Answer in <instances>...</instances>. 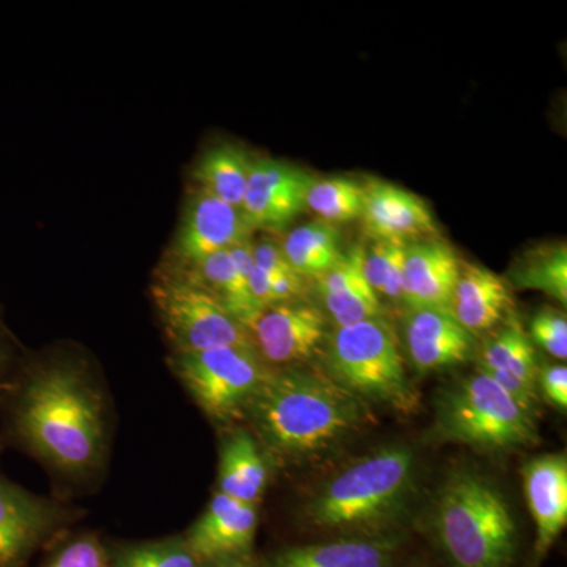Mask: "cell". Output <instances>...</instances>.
<instances>
[{
  "instance_id": "6da1fadb",
  "label": "cell",
  "mask_w": 567,
  "mask_h": 567,
  "mask_svg": "<svg viewBox=\"0 0 567 567\" xmlns=\"http://www.w3.org/2000/svg\"><path fill=\"white\" fill-rule=\"evenodd\" d=\"M246 412L264 446L295 462L320 456L363 423L360 399L328 375L297 368L271 371Z\"/></svg>"
},
{
  "instance_id": "7a4b0ae2",
  "label": "cell",
  "mask_w": 567,
  "mask_h": 567,
  "mask_svg": "<svg viewBox=\"0 0 567 567\" xmlns=\"http://www.w3.org/2000/svg\"><path fill=\"white\" fill-rule=\"evenodd\" d=\"M11 429L50 464L84 472L102 454V401L76 369L48 365L22 383L11 405Z\"/></svg>"
},
{
  "instance_id": "3957f363",
  "label": "cell",
  "mask_w": 567,
  "mask_h": 567,
  "mask_svg": "<svg viewBox=\"0 0 567 567\" xmlns=\"http://www.w3.org/2000/svg\"><path fill=\"white\" fill-rule=\"evenodd\" d=\"M440 546L456 567H509L517 528L502 492L484 477L457 475L446 484L435 514Z\"/></svg>"
},
{
  "instance_id": "277c9868",
  "label": "cell",
  "mask_w": 567,
  "mask_h": 567,
  "mask_svg": "<svg viewBox=\"0 0 567 567\" xmlns=\"http://www.w3.org/2000/svg\"><path fill=\"white\" fill-rule=\"evenodd\" d=\"M415 480L409 447H385L331 477L309 503L312 524L333 532L371 528L404 505Z\"/></svg>"
},
{
  "instance_id": "5b68a950",
  "label": "cell",
  "mask_w": 567,
  "mask_h": 567,
  "mask_svg": "<svg viewBox=\"0 0 567 567\" xmlns=\"http://www.w3.org/2000/svg\"><path fill=\"white\" fill-rule=\"evenodd\" d=\"M330 379L361 401L410 412L416 393L393 327L383 317L334 328L327 338Z\"/></svg>"
},
{
  "instance_id": "8992f818",
  "label": "cell",
  "mask_w": 567,
  "mask_h": 567,
  "mask_svg": "<svg viewBox=\"0 0 567 567\" xmlns=\"http://www.w3.org/2000/svg\"><path fill=\"white\" fill-rule=\"evenodd\" d=\"M436 423L445 439L475 450L513 451L537 440L533 413L481 371L440 399Z\"/></svg>"
},
{
  "instance_id": "52a82bcc",
  "label": "cell",
  "mask_w": 567,
  "mask_h": 567,
  "mask_svg": "<svg viewBox=\"0 0 567 567\" xmlns=\"http://www.w3.org/2000/svg\"><path fill=\"white\" fill-rule=\"evenodd\" d=\"M174 369L200 409L219 421L246 412L271 374L256 350L238 347L177 353Z\"/></svg>"
},
{
  "instance_id": "ba28073f",
  "label": "cell",
  "mask_w": 567,
  "mask_h": 567,
  "mask_svg": "<svg viewBox=\"0 0 567 567\" xmlns=\"http://www.w3.org/2000/svg\"><path fill=\"white\" fill-rule=\"evenodd\" d=\"M153 300L177 353L219 347L256 350L248 328L193 279L166 278L156 282Z\"/></svg>"
},
{
  "instance_id": "9c48e42d",
  "label": "cell",
  "mask_w": 567,
  "mask_h": 567,
  "mask_svg": "<svg viewBox=\"0 0 567 567\" xmlns=\"http://www.w3.org/2000/svg\"><path fill=\"white\" fill-rule=\"evenodd\" d=\"M328 322L319 306L293 300L257 312L248 330L265 363L292 368L319 352L330 333Z\"/></svg>"
},
{
  "instance_id": "30bf717a",
  "label": "cell",
  "mask_w": 567,
  "mask_h": 567,
  "mask_svg": "<svg viewBox=\"0 0 567 567\" xmlns=\"http://www.w3.org/2000/svg\"><path fill=\"white\" fill-rule=\"evenodd\" d=\"M316 177L271 158H252L241 213L251 230H282L306 208V196Z\"/></svg>"
},
{
  "instance_id": "8fae6325",
  "label": "cell",
  "mask_w": 567,
  "mask_h": 567,
  "mask_svg": "<svg viewBox=\"0 0 567 567\" xmlns=\"http://www.w3.org/2000/svg\"><path fill=\"white\" fill-rule=\"evenodd\" d=\"M252 237L244 213L194 186L175 234L173 251L182 264L200 262Z\"/></svg>"
},
{
  "instance_id": "7c38bea8",
  "label": "cell",
  "mask_w": 567,
  "mask_h": 567,
  "mask_svg": "<svg viewBox=\"0 0 567 567\" xmlns=\"http://www.w3.org/2000/svg\"><path fill=\"white\" fill-rule=\"evenodd\" d=\"M404 338L412 363L420 372L454 368L475 352V336L446 309H409Z\"/></svg>"
},
{
  "instance_id": "4fadbf2b",
  "label": "cell",
  "mask_w": 567,
  "mask_h": 567,
  "mask_svg": "<svg viewBox=\"0 0 567 567\" xmlns=\"http://www.w3.org/2000/svg\"><path fill=\"white\" fill-rule=\"evenodd\" d=\"M462 262L453 246L440 238L405 245L404 305L406 309L450 311Z\"/></svg>"
},
{
  "instance_id": "5bb4252c",
  "label": "cell",
  "mask_w": 567,
  "mask_h": 567,
  "mask_svg": "<svg viewBox=\"0 0 567 567\" xmlns=\"http://www.w3.org/2000/svg\"><path fill=\"white\" fill-rule=\"evenodd\" d=\"M363 219L372 240L399 241L436 234L434 215L415 193L386 182L365 183Z\"/></svg>"
},
{
  "instance_id": "9a60e30c",
  "label": "cell",
  "mask_w": 567,
  "mask_h": 567,
  "mask_svg": "<svg viewBox=\"0 0 567 567\" xmlns=\"http://www.w3.org/2000/svg\"><path fill=\"white\" fill-rule=\"evenodd\" d=\"M256 529V505L218 492L185 543L199 561H223L248 551Z\"/></svg>"
},
{
  "instance_id": "2e32d148",
  "label": "cell",
  "mask_w": 567,
  "mask_h": 567,
  "mask_svg": "<svg viewBox=\"0 0 567 567\" xmlns=\"http://www.w3.org/2000/svg\"><path fill=\"white\" fill-rule=\"evenodd\" d=\"M363 259L364 246L354 245L330 271L316 279L322 311L334 328L382 317V300L365 279Z\"/></svg>"
},
{
  "instance_id": "e0dca14e",
  "label": "cell",
  "mask_w": 567,
  "mask_h": 567,
  "mask_svg": "<svg viewBox=\"0 0 567 567\" xmlns=\"http://www.w3.org/2000/svg\"><path fill=\"white\" fill-rule=\"evenodd\" d=\"M55 511L0 475V567H20L54 525Z\"/></svg>"
},
{
  "instance_id": "ac0fdd59",
  "label": "cell",
  "mask_w": 567,
  "mask_h": 567,
  "mask_svg": "<svg viewBox=\"0 0 567 567\" xmlns=\"http://www.w3.org/2000/svg\"><path fill=\"white\" fill-rule=\"evenodd\" d=\"M525 495L537 529L536 551L546 554L567 524L566 454H547L524 468Z\"/></svg>"
},
{
  "instance_id": "d6986e66",
  "label": "cell",
  "mask_w": 567,
  "mask_h": 567,
  "mask_svg": "<svg viewBox=\"0 0 567 567\" xmlns=\"http://www.w3.org/2000/svg\"><path fill=\"white\" fill-rule=\"evenodd\" d=\"M513 309L507 284L480 265L462 264L450 312L473 336L494 330Z\"/></svg>"
},
{
  "instance_id": "ffe728a7",
  "label": "cell",
  "mask_w": 567,
  "mask_h": 567,
  "mask_svg": "<svg viewBox=\"0 0 567 567\" xmlns=\"http://www.w3.org/2000/svg\"><path fill=\"white\" fill-rule=\"evenodd\" d=\"M398 544L393 539H341L287 548L274 567H390Z\"/></svg>"
},
{
  "instance_id": "44dd1931",
  "label": "cell",
  "mask_w": 567,
  "mask_h": 567,
  "mask_svg": "<svg viewBox=\"0 0 567 567\" xmlns=\"http://www.w3.org/2000/svg\"><path fill=\"white\" fill-rule=\"evenodd\" d=\"M268 481V466L259 443L246 431L234 432L224 443L219 462V492L256 505Z\"/></svg>"
},
{
  "instance_id": "7402d4cb",
  "label": "cell",
  "mask_w": 567,
  "mask_h": 567,
  "mask_svg": "<svg viewBox=\"0 0 567 567\" xmlns=\"http://www.w3.org/2000/svg\"><path fill=\"white\" fill-rule=\"evenodd\" d=\"M251 162L245 148L233 142L212 145L194 166L196 188L241 208Z\"/></svg>"
},
{
  "instance_id": "603a6c76",
  "label": "cell",
  "mask_w": 567,
  "mask_h": 567,
  "mask_svg": "<svg viewBox=\"0 0 567 567\" xmlns=\"http://www.w3.org/2000/svg\"><path fill=\"white\" fill-rule=\"evenodd\" d=\"M281 246L295 274L315 281L330 271L344 254L339 230L323 221L295 227Z\"/></svg>"
},
{
  "instance_id": "cb8c5ba5",
  "label": "cell",
  "mask_w": 567,
  "mask_h": 567,
  "mask_svg": "<svg viewBox=\"0 0 567 567\" xmlns=\"http://www.w3.org/2000/svg\"><path fill=\"white\" fill-rule=\"evenodd\" d=\"M480 371L496 377H513L537 385V358L532 339L517 320H507L498 333L481 347Z\"/></svg>"
},
{
  "instance_id": "d4e9b609",
  "label": "cell",
  "mask_w": 567,
  "mask_h": 567,
  "mask_svg": "<svg viewBox=\"0 0 567 567\" xmlns=\"http://www.w3.org/2000/svg\"><path fill=\"white\" fill-rule=\"evenodd\" d=\"M517 289L537 290L567 303V248L563 244L539 245L528 249L511 270Z\"/></svg>"
},
{
  "instance_id": "484cf974",
  "label": "cell",
  "mask_w": 567,
  "mask_h": 567,
  "mask_svg": "<svg viewBox=\"0 0 567 567\" xmlns=\"http://www.w3.org/2000/svg\"><path fill=\"white\" fill-rule=\"evenodd\" d=\"M365 185L347 177L315 181L306 196V208L319 221L342 224L361 218L364 208Z\"/></svg>"
},
{
  "instance_id": "4316f807",
  "label": "cell",
  "mask_w": 567,
  "mask_h": 567,
  "mask_svg": "<svg viewBox=\"0 0 567 567\" xmlns=\"http://www.w3.org/2000/svg\"><path fill=\"white\" fill-rule=\"evenodd\" d=\"M405 245L374 240L364 246V276L380 300L385 298L390 303L404 305Z\"/></svg>"
},
{
  "instance_id": "83f0119b",
  "label": "cell",
  "mask_w": 567,
  "mask_h": 567,
  "mask_svg": "<svg viewBox=\"0 0 567 567\" xmlns=\"http://www.w3.org/2000/svg\"><path fill=\"white\" fill-rule=\"evenodd\" d=\"M199 563L188 544L159 543L125 548L114 567H199Z\"/></svg>"
},
{
  "instance_id": "f1b7e54d",
  "label": "cell",
  "mask_w": 567,
  "mask_h": 567,
  "mask_svg": "<svg viewBox=\"0 0 567 567\" xmlns=\"http://www.w3.org/2000/svg\"><path fill=\"white\" fill-rule=\"evenodd\" d=\"M532 338L557 360L567 358V320L561 312L544 309L532 320Z\"/></svg>"
},
{
  "instance_id": "f546056e",
  "label": "cell",
  "mask_w": 567,
  "mask_h": 567,
  "mask_svg": "<svg viewBox=\"0 0 567 567\" xmlns=\"http://www.w3.org/2000/svg\"><path fill=\"white\" fill-rule=\"evenodd\" d=\"M48 567H110L102 546L92 537L74 540Z\"/></svg>"
},
{
  "instance_id": "4dcf8cb0",
  "label": "cell",
  "mask_w": 567,
  "mask_h": 567,
  "mask_svg": "<svg viewBox=\"0 0 567 567\" xmlns=\"http://www.w3.org/2000/svg\"><path fill=\"white\" fill-rule=\"evenodd\" d=\"M254 267L268 276L295 274L293 268L287 262L284 256L282 246L274 240L264 238L260 241H252Z\"/></svg>"
},
{
  "instance_id": "1f68e13d",
  "label": "cell",
  "mask_w": 567,
  "mask_h": 567,
  "mask_svg": "<svg viewBox=\"0 0 567 567\" xmlns=\"http://www.w3.org/2000/svg\"><path fill=\"white\" fill-rule=\"evenodd\" d=\"M540 390L546 395L547 401L558 406L561 412L567 409V369L565 364L546 365L540 369L537 375Z\"/></svg>"
},
{
  "instance_id": "d6a6232c",
  "label": "cell",
  "mask_w": 567,
  "mask_h": 567,
  "mask_svg": "<svg viewBox=\"0 0 567 567\" xmlns=\"http://www.w3.org/2000/svg\"><path fill=\"white\" fill-rule=\"evenodd\" d=\"M11 350L6 339L0 336V394L10 390Z\"/></svg>"
},
{
  "instance_id": "836d02e7",
  "label": "cell",
  "mask_w": 567,
  "mask_h": 567,
  "mask_svg": "<svg viewBox=\"0 0 567 567\" xmlns=\"http://www.w3.org/2000/svg\"><path fill=\"white\" fill-rule=\"evenodd\" d=\"M245 567V566H244Z\"/></svg>"
}]
</instances>
